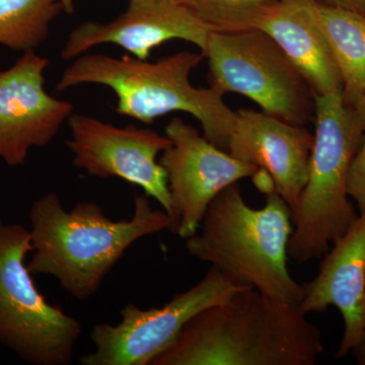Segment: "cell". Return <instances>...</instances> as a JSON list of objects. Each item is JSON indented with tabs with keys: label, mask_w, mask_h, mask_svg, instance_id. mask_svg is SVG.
<instances>
[{
	"label": "cell",
	"mask_w": 365,
	"mask_h": 365,
	"mask_svg": "<svg viewBox=\"0 0 365 365\" xmlns=\"http://www.w3.org/2000/svg\"><path fill=\"white\" fill-rule=\"evenodd\" d=\"M307 316L245 287L195 314L151 365H314L324 345Z\"/></svg>",
	"instance_id": "6da1fadb"
},
{
	"label": "cell",
	"mask_w": 365,
	"mask_h": 365,
	"mask_svg": "<svg viewBox=\"0 0 365 365\" xmlns=\"http://www.w3.org/2000/svg\"><path fill=\"white\" fill-rule=\"evenodd\" d=\"M148 198L137 194L131 218L116 222L93 201L66 210L56 193L40 197L28 213L33 246L29 270L52 276L73 299H91L134 242L170 230L169 215L153 208Z\"/></svg>",
	"instance_id": "7a4b0ae2"
},
{
	"label": "cell",
	"mask_w": 365,
	"mask_h": 365,
	"mask_svg": "<svg viewBox=\"0 0 365 365\" xmlns=\"http://www.w3.org/2000/svg\"><path fill=\"white\" fill-rule=\"evenodd\" d=\"M292 230V209L279 194L269 192L265 206L254 209L235 182L209 204L198 232L186 240V249L237 285L299 306L304 289L287 268Z\"/></svg>",
	"instance_id": "3957f363"
},
{
	"label": "cell",
	"mask_w": 365,
	"mask_h": 365,
	"mask_svg": "<svg viewBox=\"0 0 365 365\" xmlns=\"http://www.w3.org/2000/svg\"><path fill=\"white\" fill-rule=\"evenodd\" d=\"M203 58L202 53L189 51L155 62L86 53L72 60L55 90L86 83L108 86L116 95L118 114L148 125L170 113H187L196 118L208 141L227 150L237 112L225 104L223 93L216 88H196L190 81Z\"/></svg>",
	"instance_id": "277c9868"
},
{
	"label": "cell",
	"mask_w": 365,
	"mask_h": 365,
	"mask_svg": "<svg viewBox=\"0 0 365 365\" xmlns=\"http://www.w3.org/2000/svg\"><path fill=\"white\" fill-rule=\"evenodd\" d=\"M316 129L309 176L297 207L287 255L299 263L319 259L359 217L349 201L348 176L361 144V120L342 91L314 97Z\"/></svg>",
	"instance_id": "5b68a950"
},
{
	"label": "cell",
	"mask_w": 365,
	"mask_h": 365,
	"mask_svg": "<svg viewBox=\"0 0 365 365\" xmlns=\"http://www.w3.org/2000/svg\"><path fill=\"white\" fill-rule=\"evenodd\" d=\"M32 252L30 230L0 217V345L26 364L67 365L83 326L36 287L26 263Z\"/></svg>",
	"instance_id": "8992f818"
},
{
	"label": "cell",
	"mask_w": 365,
	"mask_h": 365,
	"mask_svg": "<svg viewBox=\"0 0 365 365\" xmlns=\"http://www.w3.org/2000/svg\"><path fill=\"white\" fill-rule=\"evenodd\" d=\"M210 86L245 96L263 112L306 126L314 116V96L279 45L259 30L210 32L203 53Z\"/></svg>",
	"instance_id": "52a82bcc"
},
{
	"label": "cell",
	"mask_w": 365,
	"mask_h": 365,
	"mask_svg": "<svg viewBox=\"0 0 365 365\" xmlns=\"http://www.w3.org/2000/svg\"><path fill=\"white\" fill-rule=\"evenodd\" d=\"M210 267L193 287L160 307L143 309L134 304L120 311L116 325L100 323L91 333L93 350L79 359L81 365H151L170 347L185 325L206 307L222 304L242 288Z\"/></svg>",
	"instance_id": "ba28073f"
},
{
	"label": "cell",
	"mask_w": 365,
	"mask_h": 365,
	"mask_svg": "<svg viewBox=\"0 0 365 365\" xmlns=\"http://www.w3.org/2000/svg\"><path fill=\"white\" fill-rule=\"evenodd\" d=\"M165 134L172 143L160 160L172 204L170 232L187 240L198 232L213 198L240 180L253 177L259 168L220 150L182 118H172Z\"/></svg>",
	"instance_id": "9c48e42d"
},
{
	"label": "cell",
	"mask_w": 365,
	"mask_h": 365,
	"mask_svg": "<svg viewBox=\"0 0 365 365\" xmlns=\"http://www.w3.org/2000/svg\"><path fill=\"white\" fill-rule=\"evenodd\" d=\"M66 145L74 167L90 176L119 178L143 190L172 215L167 173L158 155L170 145L167 136L136 126L123 128L88 115L72 113L67 120Z\"/></svg>",
	"instance_id": "30bf717a"
},
{
	"label": "cell",
	"mask_w": 365,
	"mask_h": 365,
	"mask_svg": "<svg viewBox=\"0 0 365 365\" xmlns=\"http://www.w3.org/2000/svg\"><path fill=\"white\" fill-rule=\"evenodd\" d=\"M48 64L28 51L0 71V158L9 167L25 165L30 151L51 143L73 113L71 103L45 90Z\"/></svg>",
	"instance_id": "8fae6325"
},
{
	"label": "cell",
	"mask_w": 365,
	"mask_h": 365,
	"mask_svg": "<svg viewBox=\"0 0 365 365\" xmlns=\"http://www.w3.org/2000/svg\"><path fill=\"white\" fill-rule=\"evenodd\" d=\"M211 31L177 0H129L126 11L109 23L86 21L74 28L61 50V58L72 61L100 45L123 48L137 59L148 60L158 46L170 40L207 47Z\"/></svg>",
	"instance_id": "7c38bea8"
},
{
	"label": "cell",
	"mask_w": 365,
	"mask_h": 365,
	"mask_svg": "<svg viewBox=\"0 0 365 365\" xmlns=\"http://www.w3.org/2000/svg\"><path fill=\"white\" fill-rule=\"evenodd\" d=\"M313 145L314 134L306 126L288 123L263 111L240 109L227 153L265 170L272 178L276 193L292 211L307 184Z\"/></svg>",
	"instance_id": "4fadbf2b"
},
{
	"label": "cell",
	"mask_w": 365,
	"mask_h": 365,
	"mask_svg": "<svg viewBox=\"0 0 365 365\" xmlns=\"http://www.w3.org/2000/svg\"><path fill=\"white\" fill-rule=\"evenodd\" d=\"M333 245L318 275L302 285L299 307L306 314L339 309L345 330L336 357L343 359L365 335V213Z\"/></svg>",
	"instance_id": "5bb4252c"
},
{
	"label": "cell",
	"mask_w": 365,
	"mask_h": 365,
	"mask_svg": "<svg viewBox=\"0 0 365 365\" xmlns=\"http://www.w3.org/2000/svg\"><path fill=\"white\" fill-rule=\"evenodd\" d=\"M312 4L279 0L262 14L253 30L267 34L280 46L316 97L342 91V81Z\"/></svg>",
	"instance_id": "9a60e30c"
},
{
	"label": "cell",
	"mask_w": 365,
	"mask_h": 365,
	"mask_svg": "<svg viewBox=\"0 0 365 365\" xmlns=\"http://www.w3.org/2000/svg\"><path fill=\"white\" fill-rule=\"evenodd\" d=\"M316 20L339 69L345 102L365 97V16L314 1Z\"/></svg>",
	"instance_id": "2e32d148"
},
{
	"label": "cell",
	"mask_w": 365,
	"mask_h": 365,
	"mask_svg": "<svg viewBox=\"0 0 365 365\" xmlns=\"http://www.w3.org/2000/svg\"><path fill=\"white\" fill-rule=\"evenodd\" d=\"M71 0H0V45L35 51L47 40L53 21Z\"/></svg>",
	"instance_id": "e0dca14e"
},
{
	"label": "cell",
	"mask_w": 365,
	"mask_h": 365,
	"mask_svg": "<svg viewBox=\"0 0 365 365\" xmlns=\"http://www.w3.org/2000/svg\"><path fill=\"white\" fill-rule=\"evenodd\" d=\"M211 32L253 30L262 14L279 0H177Z\"/></svg>",
	"instance_id": "ac0fdd59"
},
{
	"label": "cell",
	"mask_w": 365,
	"mask_h": 365,
	"mask_svg": "<svg viewBox=\"0 0 365 365\" xmlns=\"http://www.w3.org/2000/svg\"><path fill=\"white\" fill-rule=\"evenodd\" d=\"M361 120L362 134L361 144L354 160L348 176V195L357 203L359 213H365V97L354 106Z\"/></svg>",
	"instance_id": "d6986e66"
},
{
	"label": "cell",
	"mask_w": 365,
	"mask_h": 365,
	"mask_svg": "<svg viewBox=\"0 0 365 365\" xmlns=\"http://www.w3.org/2000/svg\"><path fill=\"white\" fill-rule=\"evenodd\" d=\"M317 2L365 16V0H318Z\"/></svg>",
	"instance_id": "ffe728a7"
},
{
	"label": "cell",
	"mask_w": 365,
	"mask_h": 365,
	"mask_svg": "<svg viewBox=\"0 0 365 365\" xmlns=\"http://www.w3.org/2000/svg\"><path fill=\"white\" fill-rule=\"evenodd\" d=\"M351 353L354 355L357 364L365 365V335L359 344L353 348Z\"/></svg>",
	"instance_id": "44dd1931"
},
{
	"label": "cell",
	"mask_w": 365,
	"mask_h": 365,
	"mask_svg": "<svg viewBox=\"0 0 365 365\" xmlns=\"http://www.w3.org/2000/svg\"><path fill=\"white\" fill-rule=\"evenodd\" d=\"M281 1H288V2H314V1H318V0H281Z\"/></svg>",
	"instance_id": "7402d4cb"
}]
</instances>
